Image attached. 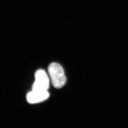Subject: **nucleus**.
I'll return each mask as SVG.
<instances>
[{"label": "nucleus", "mask_w": 128, "mask_h": 128, "mask_svg": "<svg viewBox=\"0 0 128 128\" xmlns=\"http://www.w3.org/2000/svg\"><path fill=\"white\" fill-rule=\"evenodd\" d=\"M52 84L55 88H62L66 83L67 78L62 66L57 63H52L48 68Z\"/></svg>", "instance_id": "1"}, {"label": "nucleus", "mask_w": 128, "mask_h": 128, "mask_svg": "<svg viewBox=\"0 0 128 128\" xmlns=\"http://www.w3.org/2000/svg\"><path fill=\"white\" fill-rule=\"evenodd\" d=\"M50 87V79L46 72L40 69L35 74V81L32 86V90L48 91Z\"/></svg>", "instance_id": "2"}, {"label": "nucleus", "mask_w": 128, "mask_h": 128, "mask_svg": "<svg viewBox=\"0 0 128 128\" xmlns=\"http://www.w3.org/2000/svg\"><path fill=\"white\" fill-rule=\"evenodd\" d=\"M50 94L48 91L32 90L27 95L26 99L28 102L30 104H36L47 100Z\"/></svg>", "instance_id": "3"}]
</instances>
